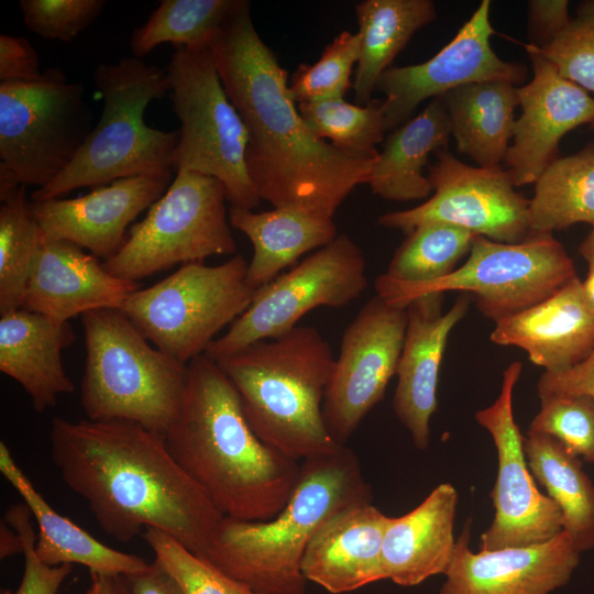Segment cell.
<instances>
[{"instance_id": "obj_1", "label": "cell", "mask_w": 594, "mask_h": 594, "mask_svg": "<svg viewBox=\"0 0 594 594\" xmlns=\"http://www.w3.org/2000/svg\"><path fill=\"white\" fill-rule=\"evenodd\" d=\"M223 88L248 133L246 165L261 200L333 218L376 157L346 154L318 138L290 98L287 72L258 35L251 4L237 0L210 44Z\"/></svg>"}, {"instance_id": "obj_2", "label": "cell", "mask_w": 594, "mask_h": 594, "mask_svg": "<svg viewBox=\"0 0 594 594\" xmlns=\"http://www.w3.org/2000/svg\"><path fill=\"white\" fill-rule=\"evenodd\" d=\"M51 458L99 527L120 542L162 530L196 554L223 515L182 469L165 437L124 420H52Z\"/></svg>"}, {"instance_id": "obj_3", "label": "cell", "mask_w": 594, "mask_h": 594, "mask_svg": "<svg viewBox=\"0 0 594 594\" xmlns=\"http://www.w3.org/2000/svg\"><path fill=\"white\" fill-rule=\"evenodd\" d=\"M164 437L175 461L224 517L272 519L300 474L298 461L254 433L237 389L205 354L188 363L183 405Z\"/></svg>"}, {"instance_id": "obj_4", "label": "cell", "mask_w": 594, "mask_h": 594, "mask_svg": "<svg viewBox=\"0 0 594 594\" xmlns=\"http://www.w3.org/2000/svg\"><path fill=\"white\" fill-rule=\"evenodd\" d=\"M358 457L337 452L304 460L284 508L268 520H220L206 549L197 554L258 594H305L301 562L322 522L337 510L371 501Z\"/></svg>"}, {"instance_id": "obj_5", "label": "cell", "mask_w": 594, "mask_h": 594, "mask_svg": "<svg viewBox=\"0 0 594 594\" xmlns=\"http://www.w3.org/2000/svg\"><path fill=\"white\" fill-rule=\"evenodd\" d=\"M334 360L316 328L298 326L215 361L237 389L254 433L299 462L343 447L330 435L322 414Z\"/></svg>"}, {"instance_id": "obj_6", "label": "cell", "mask_w": 594, "mask_h": 594, "mask_svg": "<svg viewBox=\"0 0 594 594\" xmlns=\"http://www.w3.org/2000/svg\"><path fill=\"white\" fill-rule=\"evenodd\" d=\"M92 78L103 100L99 120L69 165L30 200L62 198L125 177L173 174L178 131L144 121L150 102L169 91L166 70L131 56L99 64Z\"/></svg>"}, {"instance_id": "obj_7", "label": "cell", "mask_w": 594, "mask_h": 594, "mask_svg": "<svg viewBox=\"0 0 594 594\" xmlns=\"http://www.w3.org/2000/svg\"><path fill=\"white\" fill-rule=\"evenodd\" d=\"M80 404L90 420H124L165 436L176 421L188 364L153 348L120 309L81 316Z\"/></svg>"}, {"instance_id": "obj_8", "label": "cell", "mask_w": 594, "mask_h": 594, "mask_svg": "<svg viewBox=\"0 0 594 594\" xmlns=\"http://www.w3.org/2000/svg\"><path fill=\"white\" fill-rule=\"evenodd\" d=\"M576 276L573 260L552 234H532L519 243L475 235L465 263L449 275L406 283L383 274L374 288L385 302L402 308L427 294L470 293L481 314L496 323L548 298Z\"/></svg>"}, {"instance_id": "obj_9", "label": "cell", "mask_w": 594, "mask_h": 594, "mask_svg": "<svg viewBox=\"0 0 594 594\" xmlns=\"http://www.w3.org/2000/svg\"><path fill=\"white\" fill-rule=\"evenodd\" d=\"M173 111L180 128L174 168L217 178L233 207L254 209L261 199L249 176V133L230 101L210 46L180 47L166 67Z\"/></svg>"}, {"instance_id": "obj_10", "label": "cell", "mask_w": 594, "mask_h": 594, "mask_svg": "<svg viewBox=\"0 0 594 594\" xmlns=\"http://www.w3.org/2000/svg\"><path fill=\"white\" fill-rule=\"evenodd\" d=\"M248 266L241 254L215 266L185 263L133 292L120 310L155 348L188 364L252 304L258 288L248 280Z\"/></svg>"}, {"instance_id": "obj_11", "label": "cell", "mask_w": 594, "mask_h": 594, "mask_svg": "<svg viewBox=\"0 0 594 594\" xmlns=\"http://www.w3.org/2000/svg\"><path fill=\"white\" fill-rule=\"evenodd\" d=\"M92 118L84 85L58 68L0 82V187L48 185L91 133Z\"/></svg>"}, {"instance_id": "obj_12", "label": "cell", "mask_w": 594, "mask_h": 594, "mask_svg": "<svg viewBox=\"0 0 594 594\" xmlns=\"http://www.w3.org/2000/svg\"><path fill=\"white\" fill-rule=\"evenodd\" d=\"M224 186L215 177L178 172L122 248L102 261L112 275L138 282L176 264L237 252Z\"/></svg>"}, {"instance_id": "obj_13", "label": "cell", "mask_w": 594, "mask_h": 594, "mask_svg": "<svg viewBox=\"0 0 594 594\" xmlns=\"http://www.w3.org/2000/svg\"><path fill=\"white\" fill-rule=\"evenodd\" d=\"M365 268L360 246L346 234H338L290 271L260 287L250 307L208 346L205 355L218 360L254 342L287 333L315 308H341L353 302L367 288Z\"/></svg>"}, {"instance_id": "obj_14", "label": "cell", "mask_w": 594, "mask_h": 594, "mask_svg": "<svg viewBox=\"0 0 594 594\" xmlns=\"http://www.w3.org/2000/svg\"><path fill=\"white\" fill-rule=\"evenodd\" d=\"M428 166L433 195L417 207L385 213L378 224L408 234L428 222H443L503 243H519L531 233L529 199L514 189L502 166L473 167L448 148L438 151Z\"/></svg>"}, {"instance_id": "obj_15", "label": "cell", "mask_w": 594, "mask_h": 594, "mask_svg": "<svg viewBox=\"0 0 594 594\" xmlns=\"http://www.w3.org/2000/svg\"><path fill=\"white\" fill-rule=\"evenodd\" d=\"M521 370V362L510 363L503 373L497 399L474 416L492 436L498 461L497 477L490 494L495 515L481 535V551L537 544L563 531L558 505L536 486L524 450V437L515 422L513 392Z\"/></svg>"}, {"instance_id": "obj_16", "label": "cell", "mask_w": 594, "mask_h": 594, "mask_svg": "<svg viewBox=\"0 0 594 594\" xmlns=\"http://www.w3.org/2000/svg\"><path fill=\"white\" fill-rule=\"evenodd\" d=\"M406 328V308L375 295L344 330L322 403L326 426L338 443L344 446L384 397L397 373Z\"/></svg>"}, {"instance_id": "obj_17", "label": "cell", "mask_w": 594, "mask_h": 594, "mask_svg": "<svg viewBox=\"0 0 594 594\" xmlns=\"http://www.w3.org/2000/svg\"><path fill=\"white\" fill-rule=\"evenodd\" d=\"M491 1L483 0L455 36L430 59L408 66H392L380 77L375 90L384 94L386 130L407 122L416 108L429 98L441 97L458 87L480 81L522 84L524 64L503 61L491 45L494 29Z\"/></svg>"}, {"instance_id": "obj_18", "label": "cell", "mask_w": 594, "mask_h": 594, "mask_svg": "<svg viewBox=\"0 0 594 594\" xmlns=\"http://www.w3.org/2000/svg\"><path fill=\"white\" fill-rule=\"evenodd\" d=\"M534 76L517 88L521 113L505 156L515 186L535 183L557 160L559 143L570 131L594 122V97L562 77L535 46L526 45Z\"/></svg>"}, {"instance_id": "obj_19", "label": "cell", "mask_w": 594, "mask_h": 594, "mask_svg": "<svg viewBox=\"0 0 594 594\" xmlns=\"http://www.w3.org/2000/svg\"><path fill=\"white\" fill-rule=\"evenodd\" d=\"M172 175L125 177L76 198L30 200V210L44 237L106 261L124 244L130 223L164 195Z\"/></svg>"}, {"instance_id": "obj_20", "label": "cell", "mask_w": 594, "mask_h": 594, "mask_svg": "<svg viewBox=\"0 0 594 594\" xmlns=\"http://www.w3.org/2000/svg\"><path fill=\"white\" fill-rule=\"evenodd\" d=\"M468 520L439 594H549L565 585L581 552L565 531L537 544L473 552Z\"/></svg>"}, {"instance_id": "obj_21", "label": "cell", "mask_w": 594, "mask_h": 594, "mask_svg": "<svg viewBox=\"0 0 594 594\" xmlns=\"http://www.w3.org/2000/svg\"><path fill=\"white\" fill-rule=\"evenodd\" d=\"M443 293L411 300L397 367L393 409L419 450L429 446L430 419L437 410V387L442 356L451 330L466 316L470 297L461 295L442 311Z\"/></svg>"}, {"instance_id": "obj_22", "label": "cell", "mask_w": 594, "mask_h": 594, "mask_svg": "<svg viewBox=\"0 0 594 594\" xmlns=\"http://www.w3.org/2000/svg\"><path fill=\"white\" fill-rule=\"evenodd\" d=\"M139 288L138 282L109 273L82 248L44 237L20 308L67 322L92 310L120 309Z\"/></svg>"}, {"instance_id": "obj_23", "label": "cell", "mask_w": 594, "mask_h": 594, "mask_svg": "<svg viewBox=\"0 0 594 594\" xmlns=\"http://www.w3.org/2000/svg\"><path fill=\"white\" fill-rule=\"evenodd\" d=\"M389 519L371 501L356 502L333 513L306 548L304 578L331 594L385 580L382 551Z\"/></svg>"}, {"instance_id": "obj_24", "label": "cell", "mask_w": 594, "mask_h": 594, "mask_svg": "<svg viewBox=\"0 0 594 594\" xmlns=\"http://www.w3.org/2000/svg\"><path fill=\"white\" fill-rule=\"evenodd\" d=\"M491 341L522 349L529 360L556 373L584 361L594 350V314L576 276L548 298L495 323Z\"/></svg>"}, {"instance_id": "obj_25", "label": "cell", "mask_w": 594, "mask_h": 594, "mask_svg": "<svg viewBox=\"0 0 594 594\" xmlns=\"http://www.w3.org/2000/svg\"><path fill=\"white\" fill-rule=\"evenodd\" d=\"M75 338L68 321L22 308L1 315L0 371L25 391L36 413L54 407L61 395L74 392L62 352Z\"/></svg>"}, {"instance_id": "obj_26", "label": "cell", "mask_w": 594, "mask_h": 594, "mask_svg": "<svg viewBox=\"0 0 594 594\" xmlns=\"http://www.w3.org/2000/svg\"><path fill=\"white\" fill-rule=\"evenodd\" d=\"M457 504L455 488L442 483L409 513L391 517L382 551L385 580L415 586L444 574L455 549Z\"/></svg>"}, {"instance_id": "obj_27", "label": "cell", "mask_w": 594, "mask_h": 594, "mask_svg": "<svg viewBox=\"0 0 594 594\" xmlns=\"http://www.w3.org/2000/svg\"><path fill=\"white\" fill-rule=\"evenodd\" d=\"M0 471L31 510L38 528L35 552L43 563L51 566L80 564L89 572L111 575H133L148 566L141 557L106 546L53 509L18 466L3 441L0 442Z\"/></svg>"}, {"instance_id": "obj_28", "label": "cell", "mask_w": 594, "mask_h": 594, "mask_svg": "<svg viewBox=\"0 0 594 594\" xmlns=\"http://www.w3.org/2000/svg\"><path fill=\"white\" fill-rule=\"evenodd\" d=\"M229 221L252 243L248 280L255 288L271 283L300 256L338 237L333 218L293 206L261 212L231 206Z\"/></svg>"}, {"instance_id": "obj_29", "label": "cell", "mask_w": 594, "mask_h": 594, "mask_svg": "<svg viewBox=\"0 0 594 594\" xmlns=\"http://www.w3.org/2000/svg\"><path fill=\"white\" fill-rule=\"evenodd\" d=\"M450 119L441 97L395 129L378 153L369 182L374 195L392 201L426 199L432 191L424 175L430 154L448 148Z\"/></svg>"}, {"instance_id": "obj_30", "label": "cell", "mask_w": 594, "mask_h": 594, "mask_svg": "<svg viewBox=\"0 0 594 594\" xmlns=\"http://www.w3.org/2000/svg\"><path fill=\"white\" fill-rule=\"evenodd\" d=\"M517 88L508 81H480L441 96L458 151L480 167H497L505 160L519 106Z\"/></svg>"}, {"instance_id": "obj_31", "label": "cell", "mask_w": 594, "mask_h": 594, "mask_svg": "<svg viewBox=\"0 0 594 594\" xmlns=\"http://www.w3.org/2000/svg\"><path fill=\"white\" fill-rule=\"evenodd\" d=\"M355 12L360 57L352 88L356 105L365 106L382 74L437 13L431 0H364L356 4Z\"/></svg>"}, {"instance_id": "obj_32", "label": "cell", "mask_w": 594, "mask_h": 594, "mask_svg": "<svg viewBox=\"0 0 594 594\" xmlns=\"http://www.w3.org/2000/svg\"><path fill=\"white\" fill-rule=\"evenodd\" d=\"M524 450L534 479L561 510L563 531L574 547L581 553L594 548V485L580 458L553 437L529 431Z\"/></svg>"}, {"instance_id": "obj_33", "label": "cell", "mask_w": 594, "mask_h": 594, "mask_svg": "<svg viewBox=\"0 0 594 594\" xmlns=\"http://www.w3.org/2000/svg\"><path fill=\"white\" fill-rule=\"evenodd\" d=\"M528 222L534 234H552L576 223L594 227V142L558 157L539 175Z\"/></svg>"}, {"instance_id": "obj_34", "label": "cell", "mask_w": 594, "mask_h": 594, "mask_svg": "<svg viewBox=\"0 0 594 594\" xmlns=\"http://www.w3.org/2000/svg\"><path fill=\"white\" fill-rule=\"evenodd\" d=\"M237 0H163L130 38L134 57L143 59L158 45L208 47Z\"/></svg>"}, {"instance_id": "obj_35", "label": "cell", "mask_w": 594, "mask_h": 594, "mask_svg": "<svg viewBox=\"0 0 594 594\" xmlns=\"http://www.w3.org/2000/svg\"><path fill=\"white\" fill-rule=\"evenodd\" d=\"M23 185L0 188V316L20 309L44 234Z\"/></svg>"}, {"instance_id": "obj_36", "label": "cell", "mask_w": 594, "mask_h": 594, "mask_svg": "<svg viewBox=\"0 0 594 594\" xmlns=\"http://www.w3.org/2000/svg\"><path fill=\"white\" fill-rule=\"evenodd\" d=\"M475 235L468 229L449 223L420 224L397 248L385 275L406 283L444 277L470 253Z\"/></svg>"}, {"instance_id": "obj_37", "label": "cell", "mask_w": 594, "mask_h": 594, "mask_svg": "<svg viewBox=\"0 0 594 594\" xmlns=\"http://www.w3.org/2000/svg\"><path fill=\"white\" fill-rule=\"evenodd\" d=\"M308 128L320 139L342 152L359 157H376L375 146L387 132L383 100L353 105L344 98L309 101L297 105Z\"/></svg>"}, {"instance_id": "obj_38", "label": "cell", "mask_w": 594, "mask_h": 594, "mask_svg": "<svg viewBox=\"0 0 594 594\" xmlns=\"http://www.w3.org/2000/svg\"><path fill=\"white\" fill-rule=\"evenodd\" d=\"M360 57V36L343 31L323 48L314 64H301L288 85L296 103L343 98L352 86V69Z\"/></svg>"}, {"instance_id": "obj_39", "label": "cell", "mask_w": 594, "mask_h": 594, "mask_svg": "<svg viewBox=\"0 0 594 594\" xmlns=\"http://www.w3.org/2000/svg\"><path fill=\"white\" fill-rule=\"evenodd\" d=\"M143 539L184 594H258L162 530L146 528Z\"/></svg>"}, {"instance_id": "obj_40", "label": "cell", "mask_w": 594, "mask_h": 594, "mask_svg": "<svg viewBox=\"0 0 594 594\" xmlns=\"http://www.w3.org/2000/svg\"><path fill=\"white\" fill-rule=\"evenodd\" d=\"M540 410L529 432L557 439L570 453L594 464V398L587 395H540Z\"/></svg>"}, {"instance_id": "obj_41", "label": "cell", "mask_w": 594, "mask_h": 594, "mask_svg": "<svg viewBox=\"0 0 594 594\" xmlns=\"http://www.w3.org/2000/svg\"><path fill=\"white\" fill-rule=\"evenodd\" d=\"M536 50L562 77L594 94V0L581 2L569 24Z\"/></svg>"}, {"instance_id": "obj_42", "label": "cell", "mask_w": 594, "mask_h": 594, "mask_svg": "<svg viewBox=\"0 0 594 594\" xmlns=\"http://www.w3.org/2000/svg\"><path fill=\"white\" fill-rule=\"evenodd\" d=\"M105 0H20L25 26L52 41L72 42L102 12Z\"/></svg>"}, {"instance_id": "obj_43", "label": "cell", "mask_w": 594, "mask_h": 594, "mask_svg": "<svg viewBox=\"0 0 594 594\" xmlns=\"http://www.w3.org/2000/svg\"><path fill=\"white\" fill-rule=\"evenodd\" d=\"M3 520L21 537L24 569L19 586L14 591L2 590L1 594H57L65 579L70 574L73 565L51 566L37 558L34 518L25 503L21 502L10 506Z\"/></svg>"}, {"instance_id": "obj_44", "label": "cell", "mask_w": 594, "mask_h": 594, "mask_svg": "<svg viewBox=\"0 0 594 594\" xmlns=\"http://www.w3.org/2000/svg\"><path fill=\"white\" fill-rule=\"evenodd\" d=\"M42 74L40 57L26 37L0 35V82L32 81Z\"/></svg>"}, {"instance_id": "obj_45", "label": "cell", "mask_w": 594, "mask_h": 594, "mask_svg": "<svg viewBox=\"0 0 594 594\" xmlns=\"http://www.w3.org/2000/svg\"><path fill=\"white\" fill-rule=\"evenodd\" d=\"M566 0H531L528 23L531 45L543 47L570 22Z\"/></svg>"}, {"instance_id": "obj_46", "label": "cell", "mask_w": 594, "mask_h": 594, "mask_svg": "<svg viewBox=\"0 0 594 594\" xmlns=\"http://www.w3.org/2000/svg\"><path fill=\"white\" fill-rule=\"evenodd\" d=\"M538 396L546 394L587 395L594 398V350L581 363L562 372H543L537 383Z\"/></svg>"}, {"instance_id": "obj_47", "label": "cell", "mask_w": 594, "mask_h": 594, "mask_svg": "<svg viewBox=\"0 0 594 594\" xmlns=\"http://www.w3.org/2000/svg\"><path fill=\"white\" fill-rule=\"evenodd\" d=\"M129 594H184L174 578L154 559L136 574L125 575Z\"/></svg>"}, {"instance_id": "obj_48", "label": "cell", "mask_w": 594, "mask_h": 594, "mask_svg": "<svg viewBox=\"0 0 594 594\" xmlns=\"http://www.w3.org/2000/svg\"><path fill=\"white\" fill-rule=\"evenodd\" d=\"M85 594H129L125 575L90 572V585Z\"/></svg>"}, {"instance_id": "obj_49", "label": "cell", "mask_w": 594, "mask_h": 594, "mask_svg": "<svg viewBox=\"0 0 594 594\" xmlns=\"http://www.w3.org/2000/svg\"><path fill=\"white\" fill-rule=\"evenodd\" d=\"M23 553V544L20 535L3 519L0 524V559Z\"/></svg>"}, {"instance_id": "obj_50", "label": "cell", "mask_w": 594, "mask_h": 594, "mask_svg": "<svg viewBox=\"0 0 594 594\" xmlns=\"http://www.w3.org/2000/svg\"><path fill=\"white\" fill-rule=\"evenodd\" d=\"M582 293L586 306L594 314V258L587 261V274L582 280Z\"/></svg>"}, {"instance_id": "obj_51", "label": "cell", "mask_w": 594, "mask_h": 594, "mask_svg": "<svg viewBox=\"0 0 594 594\" xmlns=\"http://www.w3.org/2000/svg\"><path fill=\"white\" fill-rule=\"evenodd\" d=\"M579 253L586 262L594 258V227L581 242Z\"/></svg>"}, {"instance_id": "obj_52", "label": "cell", "mask_w": 594, "mask_h": 594, "mask_svg": "<svg viewBox=\"0 0 594 594\" xmlns=\"http://www.w3.org/2000/svg\"><path fill=\"white\" fill-rule=\"evenodd\" d=\"M588 127L590 129L594 130V122H592Z\"/></svg>"}]
</instances>
